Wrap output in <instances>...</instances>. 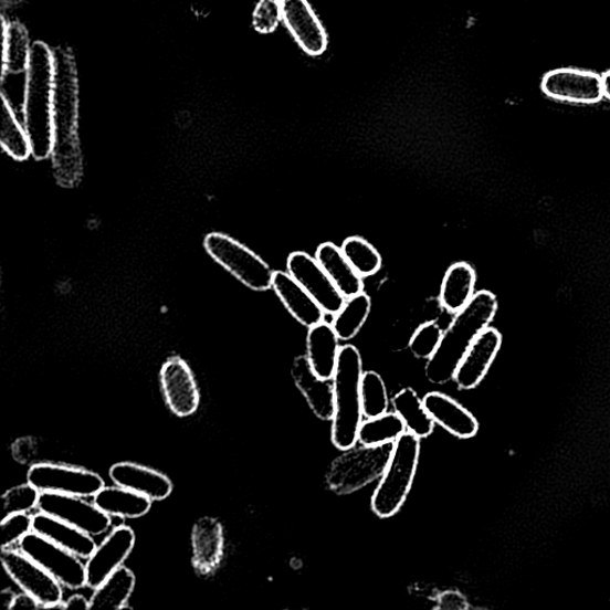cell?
Instances as JSON below:
<instances>
[{
    "mask_svg": "<svg viewBox=\"0 0 610 610\" xmlns=\"http://www.w3.org/2000/svg\"><path fill=\"white\" fill-rule=\"evenodd\" d=\"M53 88V150L52 162L60 187L73 188L84 172L81 149L80 85L72 55L65 50H55Z\"/></svg>",
    "mask_w": 610,
    "mask_h": 610,
    "instance_id": "obj_1",
    "label": "cell"
},
{
    "mask_svg": "<svg viewBox=\"0 0 610 610\" xmlns=\"http://www.w3.org/2000/svg\"><path fill=\"white\" fill-rule=\"evenodd\" d=\"M498 308L496 296L483 290L475 294L464 309L456 313L442 334L437 353L427 361L424 374L435 386L454 379L458 366L478 335L492 324Z\"/></svg>",
    "mask_w": 610,
    "mask_h": 610,
    "instance_id": "obj_2",
    "label": "cell"
},
{
    "mask_svg": "<svg viewBox=\"0 0 610 610\" xmlns=\"http://www.w3.org/2000/svg\"><path fill=\"white\" fill-rule=\"evenodd\" d=\"M54 69V50L43 42H34L27 72L22 122L38 160L51 158L53 150Z\"/></svg>",
    "mask_w": 610,
    "mask_h": 610,
    "instance_id": "obj_3",
    "label": "cell"
},
{
    "mask_svg": "<svg viewBox=\"0 0 610 610\" xmlns=\"http://www.w3.org/2000/svg\"><path fill=\"white\" fill-rule=\"evenodd\" d=\"M362 360L358 348L341 347L337 370L333 377L335 413L332 424V441L335 448L348 450L356 446L362 423L361 378Z\"/></svg>",
    "mask_w": 610,
    "mask_h": 610,
    "instance_id": "obj_4",
    "label": "cell"
},
{
    "mask_svg": "<svg viewBox=\"0 0 610 610\" xmlns=\"http://www.w3.org/2000/svg\"><path fill=\"white\" fill-rule=\"evenodd\" d=\"M420 454L421 441L416 434L406 432L395 441L389 464L371 499L378 517L388 518L400 512L413 486Z\"/></svg>",
    "mask_w": 610,
    "mask_h": 610,
    "instance_id": "obj_5",
    "label": "cell"
},
{
    "mask_svg": "<svg viewBox=\"0 0 610 610\" xmlns=\"http://www.w3.org/2000/svg\"><path fill=\"white\" fill-rule=\"evenodd\" d=\"M393 446L395 442H388L345 450L329 466L326 478L329 490L338 495H349L383 476Z\"/></svg>",
    "mask_w": 610,
    "mask_h": 610,
    "instance_id": "obj_6",
    "label": "cell"
},
{
    "mask_svg": "<svg viewBox=\"0 0 610 610\" xmlns=\"http://www.w3.org/2000/svg\"><path fill=\"white\" fill-rule=\"evenodd\" d=\"M204 248L213 261L254 292H267L272 287L276 271L235 239L211 233L204 240Z\"/></svg>",
    "mask_w": 610,
    "mask_h": 610,
    "instance_id": "obj_7",
    "label": "cell"
},
{
    "mask_svg": "<svg viewBox=\"0 0 610 610\" xmlns=\"http://www.w3.org/2000/svg\"><path fill=\"white\" fill-rule=\"evenodd\" d=\"M0 560L7 574L22 591L32 595L43 608L61 609L64 602V586L35 560L12 547L2 550Z\"/></svg>",
    "mask_w": 610,
    "mask_h": 610,
    "instance_id": "obj_8",
    "label": "cell"
},
{
    "mask_svg": "<svg viewBox=\"0 0 610 610\" xmlns=\"http://www.w3.org/2000/svg\"><path fill=\"white\" fill-rule=\"evenodd\" d=\"M20 550L49 571L61 585L72 590L86 587V564L66 548L35 532H30L20 543Z\"/></svg>",
    "mask_w": 610,
    "mask_h": 610,
    "instance_id": "obj_9",
    "label": "cell"
},
{
    "mask_svg": "<svg viewBox=\"0 0 610 610\" xmlns=\"http://www.w3.org/2000/svg\"><path fill=\"white\" fill-rule=\"evenodd\" d=\"M28 482L41 493L95 496L104 485L96 472L57 463H39L29 469Z\"/></svg>",
    "mask_w": 610,
    "mask_h": 610,
    "instance_id": "obj_10",
    "label": "cell"
},
{
    "mask_svg": "<svg viewBox=\"0 0 610 610\" xmlns=\"http://www.w3.org/2000/svg\"><path fill=\"white\" fill-rule=\"evenodd\" d=\"M86 497L41 493L38 511L49 514L93 537L102 536L112 526V516L101 511Z\"/></svg>",
    "mask_w": 610,
    "mask_h": 610,
    "instance_id": "obj_11",
    "label": "cell"
},
{
    "mask_svg": "<svg viewBox=\"0 0 610 610\" xmlns=\"http://www.w3.org/2000/svg\"><path fill=\"white\" fill-rule=\"evenodd\" d=\"M541 90L548 98L571 104L591 105L604 98L602 76L578 69H557L546 73Z\"/></svg>",
    "mask_w": 610,
    "mask_h": 610,
    "instance_id": "obj_12",
    "label": "cell"
},
{
    "mask_svg": "<svg viewBox=\"0 0 610 610\" xmlns=\"http://www.w3.org/2000/svg\"><path fill=\"white\" fill-rule=\"evenodd\" d=\"M287 272L328 315H337L346 303V297L333 283L316 257L304 252H294L287 257Z\"/></svg>",
    "mask_w": 610,
    "mask_h": 610,
    "instance_id": "obj_13",
    "label": "cell"
},
{
    "mask_svg": "<svg viewBox=\"0 0 610 610\" xmlns=\"http://www.w3.org/2000/svg\"><path fill=\"white\" fill-rule=\"evenodd\" d=\"M161 389L167 407L178 418H189L201 403V393L190 366L185 359L167 360L160 371Z\"/></svg>",
    "mask_w": 610,
    "mask_h": 610,
    "instance_id": "obj_14",
    "label": "cell"
},
{
    "mask_svg": "<svg viewBox=\"0 0 610 610\" xmlns=\"http://www.w3.org/2000/svg\"><path fill=\"white\" fill-rule=\"evenodd\" d=\"M136 537L134 530L125 525L112 530L93 555L86 559V587L98 588L127 560L134 550Z\"/></svg>",
    "mask_w": 610,
    "mask_h": 610,
    "instance_id": "obj_15",
    "label": "cell"
},
{
    "mask_svg": "<svg viewBox=\"0 0 610 610\" xmlns=\"http://www.w3.org/2000/svg\"><path fill=\"white\" fill-rule=\"evenodd\" d=\"M283 22L299 48L313 56L323 55L328 45L326 30L307 0H282Z\"/></svg>",
    "mask_w": 610,
    "mask_h": 610,
    "instance_id": "obj_16",
    "label": "cell"
},
{
    "mask_svg": "<svg viewBox=\"0 0 610 610\" xmlns=\"http://www.w3.org/2000/svg\"><path fill=\"white\" fill-rule=\"evenodd\" d=\"M501 346L502 335L497 329L487 327L483 330L458 366L454 376L458 388L461 390L477 388L490 372Z\"/></svg>",
    "mask_w": 610,
    "mask_h": 610,
    "instance_id": "obj_17",
    "label": "cell"
},
{
    "mask_svg": "<svg viewBox=\"0 0 610 610\" xmlns=\"http://www.w3.org/2000/svg\"><path fill=\"white\" fill-rule=\"evenodd\" d=\"M192 567L201 577L215 574L224 556V529L215 517L202 516L191 532Z\"/></svg>",
    "mask_w": 610,
    "mask_h": 610,
    "instance_id": "obj_18",
    "label": "cell"
},
{
    "mask_svg": "<svg viewBox=\"0 0 610 610\" xmlns=\"http://www.w3.org/2000/svg\"><path fill=\"white\" fill-rule=\"evenodd\" d=\"M292 375L296 387L307 400L314 414L323 421H332L335 413V395L333 379L318 377L308 357L294 360Z\"/></svg>",
    "mask_w": 610,
    "mask_h": 610,
    "instance_id": "obj_19",
    "label": "cell"
},
{
    "mask_svg": "<svg viewBox=\"0 0 610 610\" xmlns=\"http://www.w3.org/2000/svg\"><path fill=\"white\" fill-rule=\"evenodd\" d=\"M109 475L116 485L127 487L152 502L166 499L173 492V483L169 477L155 469L140 464L117 463L112 466Z\"/></svg>",
    "mask_w": 610,
    "mask_h": 610,
    "instance_id": "obj_20",
    "label": "cell"
},
{
    "mask_svg": "<svg viewBox=\"0 0 610 610\" xmlns=\"http://www.w3.org/2000/svg\"><path fill=\"white\" fill-rule=\"evenodd\" d=\"M272 288L287 312L304 327L312 328L325 323V311L288 272H274Z\"/></svg>",
    "mask_w": 610,
    "mask_h": 610,
    "instance_id": "obj_21",
    "label": "cell"
},
{
    "mask_svg": "<svg viewBox=\"0 0 610 610\" xmlns=\"http://www.w3.org/2000/svg\"><path fill=\"white\" fill-rule=\"evenodd\" d=\"M423 404L435 423L460 439L477 435L480 423L461 403L441 392H429L423 398Z\"/></svg>",
    "mask_w": 610,
    "mask_h": 610,
    "instance_id": "obj_22",
    "label": "cell"
},
{
    "mask_svg": "<svg viewBox=\"0 0 610 610\" xmlns=\"http://www.w3.org/2000/svg\"><path fill=\"white\" fill-rule=\"evenodd\" d=\"M33 532L82 559H88L97 547L90 534L41 512L33 515Z\"/></svg>",
    "mask_w": 610,
    "mask_h": 610,
    "instance_id": "obj_23",
    "label": "cell"
},
{
    "mask_svg": "<svg viewBox=\"0 0 610 610\" xmlns=\"http://www.w3.org/2000/svg\"><path fill=\"white\" fill-rule=\"evenodd\" d=\"M339 340L337 332L327 323L309 328L307 357L318 377L333 379L341 349Z\"/></svg>",
    "mask_w": 610,
    "mask_h": 610,
    "instance_id": "obj_24",
    "label": "cell"
},
{
    "mask_svg": "<svg viewBox=\"0 0 610 610\" xmlns=\"http://www.w3.org/2000/svg\"><path fill=\"white\" fill-rule=\"evenodd\" d=\"M315 257L346 298L364 293L362 277L349 264L341 248L332 242H325L318 246Z\"/></svg>",
    "mask_w": 610,
    "mask_h": 610,
    "instance_id": "obj_25",
    "label": "cell"
},
{
    "mask_svg": "<svg viewBox=\"0 0 610 610\" xmlns=\"http://www.w3.org/2000/svg\"><path fill=\"white\" fill-rule=\"evenodd\" d=\"M476 282L474 267L466 263L452 265L441 284L440 303L442 307L453 314L460 313L475 296Z\"/></svg>",
    "mask_w": 610,
    "mask_h": 610,
    "instance_id": "obj_26",
    "label": "cell"
},
{
    "mask_svg": "<svg viewBox=\"0 0 610 610\" xmlns=\"http://www.w3.org/2000/svg\"><path fill=\"white\" fill-rule=\"evenodd\" d=\"M96 506L109 516L139 518L151 509L152 501L124 486H103L94 496Z\"/></svg>",
    "mask_w": 610,
    "mask_h": 610,
    "instance_id": "obj_27",
    "label": "cell"
},
{
    "mask_svg": "<svg viewBox=\"0 0 610 610\" xmlns=\"http://www.w3.org/2000/svg\"><path fill=\"white\" fill-rule=\"evenodd\" d=\"M33 45L34 42L30 41L23 24L18 21H4L2 74H27Z\"/></svg>",
    "mask_w": 610,
    "mask_h": 610,
    "instance_id": "obj_28",
    "label": "cell"
},
{
    "mask_svg": "<svg viewBox=\"0 0 610 610\" xmlns=\"http://www.w3.org/2000/svg\"><path fill=\"white\" fill-rule=\"evenodd\" d=\"M136 577L127 567H120L95 589L90 609H125L135 589Z\"/></svg>",
    "mask_w": 610,
    "mask_h": 610,
    "instance_id": "obj_29",
    "label": "cell"
},
{
    "mask_svg": "<svg viewBox=\"0 0 610 610\" xmlns=\"http://www.w3.org/2000/svg\"><path fill=\"white\" fill-rule=\"evenodd\" d=\"M391 402L395 413L399 414L406 423L407 432L413 433L420 439L432 435L435 422L417 391L410 388L402 389Z\"/></svg>",
    "mask_w": 610,
    "mask_h": 610,
    "instance_id": "obj_30",
    "label": "cell"
},
{
    "mask_svg": "<svg viewBox=\"0 0 610 610\" xmlns=\"http://www.w3.org/2000/svg\"><path fill=\"white\" fill-rule=\"evenodd\" d=\"M0 145L13 159L22 161L33 156L22 119L4 98L0 106Z\"/></svg>",
    "mask_w": 610,
    "mask_h": 610,
    "instance_id": "obj_31",
    "label": "cell"
},
{
    "mask_svg": "<svg viewBox=\"0 0 610 610\" xmlns=\"http://www.w3.org/2000/svg\"><path fill=\"white\" fill-rule=\"evenodd\" d=\"M407 432V427L399 414L386 413L383 416L362 421L358 441L365 446H377L395 442Z\"/></svg>",
    "mask_w": 610,
    "mask_h": 610,
    "instance_id": "obj_32",
    "label": "cell"
},
{
    "mask_svg": "<svg viewBox=\"0 0 610 610\" xmlns=\"http://www.w3.org/2000/svg\"><path fill=\"white\" fill-rule=\"evenodd\" d=\"M371 312V299L365 293L346 299L344 308L334 316L332 324L340 340L354 339Z\"/></svg>",
    "mask_w": 610,
    "mask_h": 610,
    "instance_id": "obj_33",
    "label": "cell"
},
{
    "mask_svg": "<svg viewBox=\"0 0 610 610\" xmlns=\"http://www.w3.org/2000/svg\"><path fill=\"white\" fill-rule=\"evenodd\" d=\"M341 251L362 278L374 276L383 264L380 254L371 243L358 236L346 239Z\"/></svg>",
    "mask_w": 610,
    "mask_h": 610,
    "instance_id": "obj_34",
    "label": "cell"
},
{
    "mask_svg": "<svg viewBox=\"0 0 610 610\" xmlns=\"http://www.w3.org/2000/svg\"><path fill=\"white\" fill-rule=\"evenodd\" d=\"M361 406L366 419L388 413L389 398L383 378L375 371L364 372L361 378Z\"/></svg>",
    "mask_w": 610,
    "mask_h": 610,
    "instance_id": "obj_35",
    "label": "cell"
},
{
    "mask_svg": "<svg viewBox=\"0 0 610 610\" xmlns=\"http://www.w3.org/2000/svg\"><path fill=\"white\" fill-rule=\"evenodd\" d=\"M41 492L29 482L11 487L3 496L4 517L12 514L30 513L38 508Z\"/></svg>",
    "mask_w": 610,
    "mask_h": 610,
    "instance_id": "obj_36",
    "label": "cell"
},
{
    "mask_svg": "<svg viewBox=\"0 0 610 610\" xmlns=\"http://www.w3.org/2000/svg\"><path fill=\"white\" fill-rule=\"evenodd\" d=\"M30 532H33V516L29 513L6 516L0 524V546L2 550L20 544Z\"/></svg>",
    "mask_w": 610,
    "mask_h": 610,
    "instance_id": "obj_37",
    "label": "cell"
},
{
    "mask_svg": "<svg viewBox=\"0 0 610 610\" xmlns=\"http://www.w3.org/2000/svg\"><path fill=\"white\" fill-rule=\"evenodd\" d=\"M442 334L444 332L434 323L422 325L410 339L411 354L419 359L429 360L437 353Z\"/></svg>",
    "mask_w": 610,
    "mask_h": 610,
    "instance_id": "obj_38",
    "label": "cell"
},
{
    "mask_svg": "<svg viewBox=\"0 0 610 610\" xmlns=\"http://www.w3.org/2000/svg\"><path fill=\"white\" fill-rule=\"evenodd\" d=\"M282 21V0H259L252 17V24L257 33L271 34Z\"/></svg>",
    "mask_w": 610,
    "mask_h": 610,
    "instance_id": "obj_39",
    "label": "cell"
},
{
    "mask_svg": "<svg viewBox=\"0 0 610 610\" xmlns=\"http://www.w3.org/2000/svg\"><path fill=\"white\" fill-rule=\"evenodd\" d=\"M43 608L33 597L27 592L17 593L10 609H39Z\"/></svg>",
    "mask_w": 610,
    "mask_h": 610,
    "instance_id": "obj_40",
    "label": "cell"
},
{
    "mask_svg": "<svg viewBox=\"0 0 610 610\" xmlns=\"http://www.w3.org/2000/svg\"><path fill=\"white\" fill-rule=\"evenodd\" d=\"M61 609H83L90 610V599H86L84 595L74 593L66 601L61 604Z\"/></svg>",
    "mask_w": 610,
    "mask_h": 610,
    "instance_id": "obj_41",
    "label": "cell"
},
{
    "mask_svg": "<svg viewBox=\"0 0 610 610\" xmlns=\"http://www.w3.org/2000/svg\"><path fill=\"white\" fill-rule=\"evenodd\" d=\"M603 96L610 101V70L602 75Z\"/></svg>",
    "mask_w": 610,
    "mask_h": 610,
    "instance_id": "obj_42",
    "label": "cell"
},
{
    "mask_svg": "<svg viewBox=\"0 0 610 610\" xmlns=\"http://www.w3.org/2000/svg\"><path fill=\"white\" fill-rule=\"evenodd\" d=\"M14 597H17V593H13L11 590H4L2 595H0V599L3 600V604L10 609Z\"/></svg>",
    "mask_w": 610,
    "mask_h": 610,
    "instance_id": "obj_43",
    "label": "cell"
}]
</instances>
